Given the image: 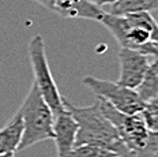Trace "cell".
<instances>
[{
  "mask_svg": "<svg viewBox=\"0 0 158 157\" xmlns=\"http://www.w3.org/2000/svg\"><path fill=\"white\" fill-rule=\"evenodd\" d=\"M18 112L23 122V134L18 150H25L38 142L53 138V112L34 82Z\"/></svg>",
  "mask_w": 158,
  "mask_h": 157,
  "instance_id": "obj_3",
  "label": "cell"
},
{
  "mask_svg": "<svg viewBox=\"0 0 158 157\" xmlns=\"http://www.w3.org/2000/svg\"><path fill=\"white\" fill-rule=\"evenodd\" d=\"M140 113H142L147 129L153 133H158V96L156 99L147 101Z\"/></svg>",
  "mask_w": 158,
  "mask_h": 157,
  "instance_id": "obj_12",
  "label": "cell"
},
{
  "mask_svg": "<svg viewBox=\"0 0 158 157\" xmlns=\"http://www.w3.org/2000/svg\"><path fill=\"white\" fill-rule=\"evenodd\" d=\"M12 156H14V155H2L0 157H12Z\"/></svg>",
  "mask_w": 158,
  "mask_h": 157,
  "instance_id": "obj_15",
  "label": "cell"
},
{
  "mask_svg": "<svg viewBox=\"0 0 158 157\" xmlns=\"http://www.w3.org/2000/svg\"><path fill=\"white\" fill-rule=\"evenodd\" d=\"M77 133L78 123L67 108L53 116V138L52 139L55 141L57 157H70L72 149L75 148Z\"/></svg>",
  "mask_w": 158,
  "mask_h": 157,
  "instance_id": "obj_7",
  "label": "cell"
},
{
  "mask_svg": "<svg viewBox=\"0 0 158 157\" xmlns=\"http://www.w3.org/2000/svg\"><path fill=\"white\" fill-rule=\"evenodd\" d=\"M29 59H30L33 77H34L33 82L37 85L42 99L47 101L55 116L56 113L65 109L64 99L61 97L57 85L53 79L47 53H45V41L41 34H35L29 42Z\"/></svg>",
  "mask_w": 158,
  "mask_h": 157,
  "instance_id": "obj_4",
  "label": "cell"
},
{
  "mask_svg": "<svg viewBox=\"0 0 158 157\" xmlns=\"http://www.w3.org/2000/svg\"><path fill=\"white\" fill-rule=\"evenodd\" d=\"M23 134V122L19 112H16L11 120L0 130V156L14 155L18 150Z\"/></svg>",
  "mask_w": 158,
  "mask_h": 157,
  "instance_id": "obj_8",
  "label": "cell"
},
{
  "mask_svg": "<svg viewBox=\"0 0 158 157\" xmlns=\"http://www.w3.org/2000/svg\"><path fill=\"white\" fill-rule=\"evenodd\" d=\"M151 59L153 57L140 53L139 51L120 47L118 49L120 74H118V79L116 82L135 90L142 81Z\"/></svg>",
  "mask_w": 158,
  "mask_h": 157,
  "instance_id": "obj_6",
  "label": "cell"
},
{
  "mask_svg": "<svg viewBox=\"0 0 158 157\" xmlns=\"http://www.w3.org/2000/svg\"><path fill=\"white\" fill-rule=\"evenodd\" d=\"M87 2H90L91 4L98 6V7L102 8L104 6H112L114 2H117V0H87Z\"/></svg>",
  "mask_w": 158,
  "mask_h": 157,
  "instance_id": "obj_14",
  "label": "cell"
},
{
  "mask_svg": "<svg viewBox=\"0 0 158 157\" xmlns=\"http://www.w3.org/2000/svg\"><path fill=\"white\" fill-rule=\"evenodd\" d=\"M101 23L123 48L139 51L147 42L158 41V22L150 12L112 15L105 11Z\"/></svg>",
  "mask_w": 158,
  "mask_h": 157,
  "instance_id": "obj_2",
  "label": "cell"
},
{
  "mask_svg": "<svg viewBox=\"0 0 158 157\" xmlns=\"http://www.w3.org/2000/svg\"><path fill=\"white\" fill-rule=\"evenodd\" d=\"M82 82L97 97L108 101L113 108H116L117 111L123 113H127V115L142 112L144 104H146L134 89L123 86L118 82L100 79V78L91 77V75L85 77Z\"/></svg>",
  "mask_w": 158,
  "mask_h": 157,
  "instance_id": "obj_5",
  "label": "cell"
},
{
  "mask_svg": "<svg viewBox=\"0 0 158 157\" xmlns=\"http://www.w3.org/2000/svg\"><path fill=\"white\" fill-rule=\"evenodd\" d=\"M114 156L113 152L102 148L98 145H91V143H83L78 145L72 149L70 157H112Z\"/></svg>",
  "mask_w": 158,
  "mask_h": 157,
  "instance_id": "obj_11",
  "label": "cell"
},
{
  "mask_svg": "<svg viewBox=\"0 0 158 157\" xmlns=\"http://www.w3.org/2000/svg\"><path fill=\"white\" fill-rule=\"evenodd\" d=\"M64 105L78 123V133L75 146L91 143L113 152L123 157H134L131 150L121 141L117 130L104 115L100 104L95 103L89 107H77L64 100Z\"/></svg>",
  "mask_w": 158,
  "mask_h": 157,
  "instance_id": "obj_1",
  "label": "cell"
},
{
  "mask_svg": "<svg viewBox=\"0 0 158 157\" xmlns=\"http://www.w3.org/2000/svg\"><path fill=\"white\" fill-rule=\"evenodd\" d=\"M112 157H123V156H118V155H114V156H112Z\"/></svg>",
  "mask_w": 158,
  "mask_h": 157,
  "instance_id": "obj_16",
  "label": "cell"
},
{
  "mask_svg": "<svg viewBox=\"0 0 158 157\" xmlns=\"http://www.w3.org/2000/svg\"><path fill=\"white\" fill-rule=\"evenodd\" d=\"M12 157H14V156H12Z\"/></svg>",
  "mask_w": 158,
  "mask_h": 157,
  "instance_id": "obj_18",
  "label": "cell"
},
{
  "mask_svg": "<svg viewBox=\"0 0 158 157\" xmlns=\"http://www.w3.org/2000/svg\"><path fill=\"white\" fill-rule=\"evenodd\" d=\"M158 10V0H117L110 6L112 15H127L134 12H151Z\"/></svg>",
  "mask_w": 158,
  "mask_h": 157,
  "instance_id": "obj_10",
  "label": "cell"
},
{
  "mask_svg": "<svg viewBox=\"0 0 158 157\" xmlns=\"http://www.w3.org/2000/svg\"><path fill=\"white\" fill-rule=\"evenodd\" d=\"M154 157H158V153H156V155H154Z\"/></svg>",
  "mask_w": 158,
  "mask_h": 157,
  "instance_id": "obj_17",
  "label": "cell"
},
{
  "mask_svg": "<svg viewBox=\"0 0 158 157\" xmlns=\"http://www.w3.org/2000/svg\"><path fill=\"white\" fill-rule=\"evenodd\" d=\"M135 91L144 103L158 96V59H151L149 67Z\"/></svg>",
  "mask_w": 158,
  "mask_h": 157,
  "instance_id": "obj_9",
  "label": "cell"
},
{
  "mask_svg": "<svg viewBox=\"0 0 158 157\" xmlns=\"http://www.w3.org/2000/svg\"><path fill=\"white\" fill-rule=\"evenodd\" d=\"M139 52L153 59H158V41H150L147 44H144L139 49Z\"/></svg>",
  "mask_w": 158,
  "mask_h": 157,
  "instance_id": "obj_13",
  "label": "cell"
}]
</instances>
